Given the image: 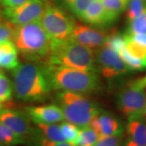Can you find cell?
I'll return each instance as SVG.
<instances>
[{
	"label": "cell",
	"mask_w": 146,
	"mask_h": 146,
	"mask_svg": "<svg viewBox=\"0 0 146 146\" xmlns=\"http://www.w3.org/2000/svg\"><path fill=\"white\" fill-rule=\"evenodd\" d=\"M12 74L14 93L22 101H43L52 90L43 63L20 64Z\"/></svg>",
	"instance_id": "cell-1"
},
{
	"label": "cell",
	"mask_w": 146,
	"mask_h": 146,
	"mask_svg": "<svg viewBox=\"0 0 146 146\" xmlns=\"http://www.w3.org/2000/svg\"><path fill=\"white\" fill-rule=\"evenodd\" d=\"M44 65L51 87L54 90L85 95L96 92L101 88V82L97 72L47 64Z\"/></svg>",
	"instance_id": "cell-2"
},
{
	"label": "cell",
	"mask_w": 146,
	"mask_h": 146,
	"mask_svg": "<svg viewBox=\"0 0 146 146\" xmlns=\"http://www.w3.org/2000/svg\"><path fill=\"white\" fill-rule=\"evenodd\" d=\"M44 64L97 72L94 51L71 39L52 40L50 54Z\"/></svg>",
	"instance_id": "cell-3"
},
{
	"label": "cell",
	"mask_w": 146,
	"mask_h": 146,
	"mask_svg": "<svg viewBox=\"0 0 146 146\" xmlns=\"http://www.w3.org/2000/svg\"><path fill=\"white\" fill-rule=\"evenodd\" d=\"M51 40L39 21L16 25L13 42L18 52L29 61L46 62Z\"/></svg>",
	"instance_id": "cell-4"
},
{
	"label": "cell",
	"mask_w": 146,
	"mask_h": 146,
	"mask_svg": "<svg viewBox=\"0 0 146 146\" xmlns=\"http://www.w3.org/2000/svg\"><path fill=\"white\" fill-rule=\"evenodd\" d=\"M66 121L79 128L89 127L91 120L102 110L83 94L61 91L56 98Z\"/></svg>",
	"instance_id": "cell-5"
},
{
	"label": "cell",
	"mask_w": 146,
	"mask_h": 146,
	"mask_svg": "<svg viewBox=\"0 0 146 146\" xmlns=\"http://www.w3.org/2000/svg\"><path fill=\"white\" fill-rule=\"evenodd\" d=\"M45 32L54 41H65L71 38L75 21L58 5L46 0L44 13L40 19Z\"/></svg>",
	"instance_id": "cell-6"
},
{
	"label": "cell",
	"mask_w": 146,
	"mask_h": 146,
	"mask_svg": "<svg viewBox=\"0 0 146 146\" xmlns=\"http://www.w3.org/2000/svg\"><path fill=\"white\" fill-rule=\"evenodd\" d=\"M145 89L137 84L135 80L129 82L116 96L118 108L128 120L141 119L146 100Z\"/></svg>",
	"instance_id": "cell-7"
},
{
	"label": "cell",
	"mask_w": 146,
	"mask_h": 146,
	"mask_svg": "<svg viewBox=\"0 0 146 146\" xmlns=\"http://www.w3.org/2000/svg\"><path fill=\"white\" fill-rule=\"evenodd\" d=\"M95 56L97 72L106 78L119 77L130 71L119 54L104 45L95 51Z\"/></svg>",
	"instance_id": "cell-8"
},
{
	"label": "cell",
	"mask_w": 146,
	"mask_h": 146,
	"mask_svg": "<svg viewBox=\"0 0 146 146\" xmlns=\"http://www.w3.org/2000/svg\"><path fill=\"white\" fill-rule=\"evenodd\" d=\"M46 7L44 0H29L14 8H5L2 12L8 20L16 25L40 21Z\"/></svg>",
	"instance_id": "cell-9"
},
{
	"label": "cell",
	"mask_w": 146,
	"mask_h": 146,
	"mask_svg": "<svg viewBox=\"0 0 146 146\" xmlns=\"http://www.w3.org/2000/svg\"><path fill=\"white\" fill-rule=\"evenodd\" d=\"M108 33L102 29L75 22L70 39L95 52L104 45Z\"/></svg>",
	"instance_id": "cell-10"
},
{
	"label": "cell",
	"mask_w": 146,
	"mask_h": 146,
	"mask_svg": "<svg viewBox=\"0 0 146 146\" xmlns=\"http://www.w3.org/2000/svg\"><path fill=\"white\" fill-rule=\"evenodd\" d=\"M26 112L17 110L0 108V122L25 139L31 136L34 128Z\"/></svg>",
	"instance_id": "cell-11"
},
{
	"label": "cell",
	"mask_w": 146,
	"mask_h": 146,
	"mask_svg": "<svg viewBox=\"0 0 146 146\" xmlns=\"http://www.w3.org/2000/svg\"><path fill=\"white\" fill-rule=\"evenodd\" d=\"M118 18L108 12L101 0H93L81 20L90 26L104 29L114 25Z\"/></svg>",
	"instance_id": "cell-12"
},
{
	"label": "cell",
	"mask_w": 146,
	"mask_h": 146,
	"mask_svg": "<svg viewBox=\"0 0 146 146\" xmlns=\"http://www.w3.org/2000/svg\"><path fill=\"white\" fill-rule=\"evenodd\" d=\"M26 113L34 123L56 124L65 119L62 110L58 105L47 104L30 106L26 108Z\"/></svg>",
	"instance_id": "cell-13"
},
{
	"label": "cell",
	"mask_w": 146,
	"mask_h": 146,
	"mask_svg": "<svg viewBox=\"0 0 146 146\" xmlns=\"http://www.w3.org/2000/svg\"><path fill=\"white\" fill-rule=\"evenodd\" d=\"M89 127L94 129L100 137L120 135L123 127L116 117L108 112L101 111L91 120Z\"/></svg>",
	"instance_id": "cell-14"
},
{
	"label": "cell",
	"mask_w": 146,
	"mask_h": 146,
	"mask_svg": "<svg viewBox=\"0 0 146 146\" xmlns=\"http://www.w3.org/2000/svg\"><path fill=\"white\" fill-rule=\"evenodd\" d=\"M18 50L13 41L0 43V67L14 70L20 64Z\"/></svg>",
	"instance_id": "cell-15"
},
{
	"label": "cell",
	"mask_w": 146,
	"mask_h": 146,
	"mask_svg": "<svg viewBox=\"0 0 146 146\" xmlns=\"http://www.w3.org/2000/svg\"><path fill=\"white\" fill-rule=\"evenodd\" d=\"M36 126L31 135L39 137L50 141H66L60 125L56 124H37Z\"/></svg>",
	"instance_id": "cell-16"
},
{
	"label": "cell",
	"mask_w": 146,
	"mask_h": 146,
	"mask_svg": "<svg viewBox=\"0 0 146 146\" xmlns=\"http://www.w3.org/2000/svg\"><path fill=\"white\" fill-rule=\"evenodd\" d=\"M129 138L140 146H146V125L141 119L128 120L126 127Z\"/></svg>",
	"instance_id": "cell-17"
},
{
	"label": "cell",
	"mask_w": 146,
	"mask_h": 146,
	"mask_svg": "<svg viewBox=\"0 0 146 146\" xmlns=\"http://www.w3.org/2000/svg\"><path fill=\"white\" fill-rule=\"evenodd\" d=\"M25 142L23 137L18 135L0 122V145L16 146Z\"/></svg>",
	"instance_id": "cell-18"
},
{
	"label": "cell",
	"mask_w": 146,
	"mask_h": 146,
	"mask_svg": "<svg viewBox=\"0 0 146 146\" xmlns=\"http://www.w3.org/2000/svg\"><path fill=\"white\" fill-rule=\"evenodd\" d=\"M126 45L127 38L125 34H120L115 30L109 31L104 46L112 49L118 54L120 51L125 48Z\"/></svg>",
	"instance_id": "cell-19"
},
{
	"label": "cell",
	"mask_w": 146,
	"mask_h": 146,
	"mask_svg": "<svg viewBox=\"0 0 146 146\" xmlns=\"http://www.w3.org/2000/svg\"><path fill=\"white\" fill-rule=\"evenodd\" d=\"M100 137L99 134L89 126L82 128L80 129L75 145L76 146H93Z\"/></svg>",
	"instance_id": "cell-20"
},
{
	"label": "cell",
	"mask_w": 146,
	"mask_h": 146,
	"mask_svg": "<svg viewBox=\"0 0 146 146\" xmlns=\"http://www.w3.org/2000/svg\"><path fill=\"white\" fill-rule=\"evenodd\" d=\"M118 54L130 71H142L146 69V65L143 62L131 55L126 47Z\"/></svg>",
	"instance_id": "cell-21"
},
{
	"label": "cell",
	"mask_w": 146,
	"mask_h": 146,
	"mask_svg": "<svg viewBox=\"0 0 146 146\" xmlns=\"http://www.w3.org/2000/svg\"><path fill=\"white\" fill-rule=\"evenodd\" d=\"M146 10V0H129L125 10V16L128 22L137 17Z\"/></svg>",
	"instance_id": "cell-22"
},
{
	"label": "cell",
	"mask_w": 146,
	"mask_h": 146,
	"mask_svg": "<svg viewBox=\"0 0 146 146\" xmlns=\"http://www.w3.org/2000/svg\"><path fill=\"white\" fill-rule=\"evenodd\" d=\"M13 91L12 83L4 73L0 71V104L10 101Z\"/></svg>",
	"instance_id": "cell-23"
},
{
	"label": "cell",
	"mask_w": 146,
	"mask_h": 146,
	"mask_svg": "<svg viewBox=\"0 0 146 146\" xmlns=\"http://www.w3.org/2000/svg\"><path fill=\"white\" fill-rule=\"evenodd\" d=\"M108 12L119 18L125 12L129 0H101Z\"/></svg>",
	"instance_id": "cell-24"
},
{
	"label": "cell",
	"mask_w": 146,
	"mask_h": 146,
	"mask_svg": "<svg viewBox=\"0 0 146 146\" xmlns=\"http://www.w3.org/2000/svg\"><path fill=\"white\" fill-rule=\"evenodd\" d=\"M127 33H146V10L137 17L129 22Z\"/></svg>",
	"instance_id": "cell-25"
},
{
	"label": "cell",
	"mask_w": 146,
	"mask_h": 146,
	"mask_svg": "<svg viewBox=\"0 0 146 146\" xmlns=\"http://www.w3.org/2000/svg\"><path fill=\"white\" fill-rule=\"evenodd\" d=\"M125 35L127 38L126 49L133 56L142 60L146 65V47L133 41L127 33H125Z\"/></svg>",
	"instance_id": "cell-26"
},
{
	"label": "cell",
	"mask_w": 146,
	"mask_h": 146,
	"mask_svg": "<svg viewBox=\"0 0 146 146\" xmlns=\"http://www.w3.org/2000/svg\"><path fill=\"white\" fill-rule=\"evenodd\" d=\"M60 126L66 141L75 144L78 134H79V128L68 121L64 122L61 125H60Z\"/></svg>",
	"instance_id": "cell-27"
},
{
	"label": "cell",
	"mask_w": 146,
	"mask_h": 146,
	"mask_svg": "<svg viewBox=\"0 0 146 146\" xmlns=\"http://www.w3.org/2000/svg\"><path fill=\"white\" fill-rule=\"evenodd\" d=\"M16 25L7 21H0V43L5 41H13Z\"/></svg>",
	"instance_id": "cell-28"
},
{
	"label": "cell",
	"mask_w": 146,
	"mask_h": 146,
	"mask_svg": "<svg viewBox=\"0 0 146 146\" xmlns=\"http://www.w3.org/2000/svg\"><path fill=\"white\" fill-rule=\"evenodd\" d=\"M92 1L93 0H72L68 8L74 16L81 19Z\"/></svg>",
	"instance_id": "cell-29"
},
{
	"label": "cell",
	"mask_w": 146,
	"mask_h": 146,
	"mask_svg": "<svg viewBox=\"0 0 146 146\" xmlns=\"http://www.w3.org/2000/svg\"><path fill=\"white\" fill-rule=\"evenodd\" d=\"M123 144V135L100 137L93 146H121Z\"/></svg>",
	"instance_id": "cell-30"
},
{
	"label": "cell",
	"mask_w": 146,
	"mask_h": 146,
	"mask_svg": "<svg viewBox=\"0 0 146 146\" xmlns=\"http://www.w3.org/2000/svg\"><path fill=\"white\" fill-rule=\"evenodd\" d=\"M35 137V141L37 142L39 146H76L75 144L70 143V142H54L50 141L44 139L40 138L39 137L33 135Z\"/></svg>",
	"instance_id": "cell-31"
},
{
	"label": "cell",
	"mask_w": 146,
	"mask_h": 146,
	"mask_svg": "<svg viewBox=\"0 0 146 146\" xmlns=\"http://www.w3.org/2000/svg\"><path fill=\"white\" fill-rule=\"evenodd\" d=\"M28 1L29 0H0V3L5 8H9L21 5Z\"/></svg>",
	"instance_id": "cell-32"
},
{
	"label": "cell",
	"mask_w": 146,
	"mask_h": 146,
	"mask_svg": "<svg viewBox=\"0 0 146 146\" xmlns=\"http://www.w3.org/2000/svg\"><path fill=\"white\" fill-rule=\"evenodd\" d=\"M127 34L133 41L139 43V44L143 45V46L146 47V33H136L133 35Z\"/></svg>",
	"instance_id": "cell-33"
},
{
	"label": "cell",
	"mask_w": 146,
	"mask_h": 146,
	"mask_svg": "<svg viewBox=\"0 0 146 146\" xmlns=\"http://www.w3.org/2000/svg\"><path fill=\"white\" fill-rule=\"evenodd\" d=\"M135 81L139 86H140L143 89L146 88V75L143 78L135 80Z\"/></svg>",
	"instance_id": "cell-34"
},
{
	"label": "cell",
	"mask_w": 146,
	"mask_h": 146,
	"mask_svg": "<svg viewBox=\"0 0 146 146\" xmlns=\"http://www.w3.org/2000/svg\"><path fill=\"white\" fill-rule=\"evenodd\" d=\"M121 146H140V145H139L138 144L135 143L134 141H132V140L129 138L127 141H125V143L122 144Z\"/></svg>",
	"instance_id": "cell-35"
},
{
	"label": "cell",
	"mask_w": 146,
	"mask_h": 146,
	"mask_svg": "<svg viewBox=\"0 0 146 146\" xmlns=\"http://www.w3.org/2000/svg\"><path fill=\"white\" fill-rule=\"evenodd\" d=\"M59 2L61 3V4H62L63 5H65V6L68 7L69 4L72 2V0H58Z\"/></svg>",
	"instance_id": "cell-36"
},
{
	"label": "cell",
	"mask_w": 146,
	"mask_h": 146,
	"mask_svg": "<svg viewBox=\"0 0 146 146\" xmlns=\"http://www.w3.org/2000/svg\"><path fill=\"white\" fill-rule=\"evenodd\" d=\"M143 118H146V100H145V106H144L143 112Z\"/></svg>",
	"instance_id": "cell-37"
},
{
	"label": "cell",
	"mask_w": 146,
	"mask_h": 146,
	"mask_svg": "<svg viewBox=\"0 0 146 146\" xmlns=\"http://www.w3.org/2000/svg\"><path fill=\"white\" fill-rule=\"evenodd\" d=\"M1 20H2V17H1V12L0 10V21H1Z\"/></svg>",
	"instance_id": "cell-38"
},
{
	"label": "cell",
	"mask_w": 146,
	"mask_h": 146,
	"mask_svg": "<svg viewBox=\"0 0 146 146\" xmlns=\"http://www.w3.org/2000/svg\"><path fill=\"white\" fill-rule=\"evenodd\" d=\"M1 107H2V105L0 104V108H1Z\"/></svg>",
	"instance_id": "cell-39"
},
{
	"label": "cell",
	"mask_w": 146,
	"mask_h": 146,
	"mask_svg": "<svg viewBox=\"0 0 146 146\" xmlns=\"http://www.w3.org/2000/svg\"><path fill=\"white\" fill-rule=\"evenodd\" d=\"M44 1H46V0H44Z\"/></svg>",
	"instance_id": "cell-40"
},
{
	"label": "cell",
	"mask_w": 146,
	"mask_h": 146,
	"mask_svg": "<svg viewBox=\"0 0 146 146\" xmlns=\"http://www.w3.org/2000/svg\"><path fill=\"white\" fill-rule=\"evenodd\" d=\"M0 146H1V145H0Z\"/></svg>",
	"instance_id": "cell-41"
}]
</instances>
